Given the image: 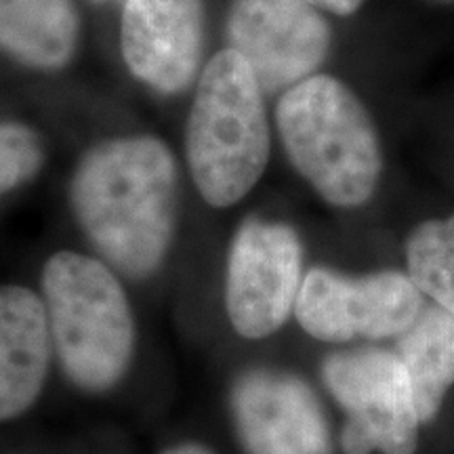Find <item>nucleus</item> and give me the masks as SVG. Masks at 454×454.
<instances>
[{
    "label": "nucleus",
    "instance_id": "nucleus-1",
    "mask_svg": "<svg viewBox=\"0 0 454 454\" xmlns=\"http://www.w3.org/2000/svg\"><path fill=\"white\" fill-rule=\"evenodd\" d=\"M70 202L82 234L116 274L145 280L162 268L177 227V162L162 139L127 135L76 164Z\"/></svg>",
    "mask_w": 454,
    "mask_h": 454
},
{
    "label": "nucleus",
    "instance_id": "nucleus-2",
    "mask_svg": "<svg viewBox=\"0 0 454 454\" xmlns=\"http://www.w3.org/2000/svg\"><path fill=\"white\" fill-rule=\"evenodd\" d=\"M276 127L294 170L328 204L356 208L371 200L383 170L381 144L348 84L314 74L284 90Z\"/></svg>",
    "mask_w": 454,
    "mask_h": 454
},
{
    "label": "nucleus",
    "instance_id": "nucleus-3",
    "mask_svg": "<svg viewBox=\"0 0 454 454\" xmlns=\"http://www.w3.org/2000/svg\"><path fill=\"white\" fill-rule=\"evenodd\" d=\"M265 90L236 51L213 55L198 78L185 129V158L200 196L215 208L234 207L270 160Z\"/></svg>",
    "mask_w": 454,
    "mask_h": 454
},
{
    "label": "nucleus",
    "instance_id": "nucleus-4",
    "mask_svg": "<svg viewBox=\"0 0 454 454\" xmlns=\"http://www.w3.org/2000/svg\"><path fill=\"white\" fill-rule=\"evenodd\" d=\"M51 340L67 379L89 394L116 387L135 351V320L116 271L89 254L59 251L41 274Z\"/></svg>",
    "mask_w": 454,
    "mask_h": 454
},
{
    "label": "nucleus",
    "instance_id": "nucleus-5",
    "mask_svg": "<svg viewBox=\"0 0 454 454\" xmlns=\"http://www.w3.org/2000/svg\"><path fill=\"white\" fill-rule=\"evenodd\" d=\"M322 379L348 414L340 431L343 454H414L423 423L397 354L374 348L339 351L325 360Z\"/></svg>",
    "mask_w": 454,
    "mask_h": 454
},
{
    "label": "nucleus",
    "instance_id": "nucleus-6",
    "mask_svg": "<svg viewBox=\"0 0 454 454\" xmlns=\"http://www.w3.org/2000/svg\"><path fill=\"white\" fill-rule=\"evenodd\" d=\"M423 293L408 274L343 276L314 268L303 276L294 305L299 326L328 343L402 337L423 314Z\"/></svg>",
    "mask_w": 454,
    "mask_h": 454
},
{
    "label": "nucleus",
    "instance_id": "nucleus-7",
    "mask_svg": "<svg viewBox=\"0 0 454 454\" xmlns=\"http://www.w3.org/2000/svg\"><path fill=\"white\" fill-rule=\"evenodd\" d=\"M303 282V247L291 225L248 219L227 254L225 311L244 339H265L286 325Z\"/></svg>",
    "mask_w": 454,
    "mask_h": 454
},
{
    "label": "nucleus",
    "instance_id": "nucleus-8",
    "mask_svg": "<svg viewBox=\"0 0 454 454\" xmlns=\"http://www.w3.org/2000/svg\"><path fill=\"white\" fill-rule=\"evenodd\" d=\"M225 38L265 93L314 76L333 44L331 26L308 0H231Z\"/></svg>",
    "mask_w": 454,
    "mask_h": 454
},
{
    "label": "nucleus",
    "instance_id": "nucleus-9",
    "mask_svg": "<svg viewBox=\"0 0 454 454\" xmlns=\"http://www.w3.org/2000/svg\"><path fill=\"white\" fill-rule=\"evenodd\" d=\"M230 411L247 454H333L325 408L297 374L242 372L231 385Z\"/></svg>",
    "mask_w": 454,
    "mask_h": 454
},
{
    "label": "nucleus",
    "instance_id": "nucleus-10",
    "mask_svg": "<svg viewBox=\"0 0 454 454\" xmlns=\"http://www.w3.org/2000/svg\"><path fill=\"white\" fill-rule=\"evenodd\" d=\"M204 49V0H122L121 51L129 72L175 95L194 82Z\"/></svg>",
    "mask_w": 454,
    "mask_h": 454
},
{
    "label": "nucleus",
    "instance_id": "nucleus-11",
    "mask_svg": "<svg viewBox=\"0 0 454 454\" xmlns=\"http://www.w3.org/2000/svg\"><path fill=\"white\" fill-rule=\"evenodd\" d=\"M53 340L44 301L20 284L0 286V421L24 414L43 394Z\"/></svg>",
    "mask_w": 454,
    "mask_h": 454
},
{
    "label": "nucleus",
    "instance_id": "nucleus-12",
    "mask_svg": "<svg viewBox=\"0 0 454 454\" xmlns=\"http://www.w3.org/2000/svg\"><path fill=\"white\" fill-rule=\"evenodd\" d=\"M74 0H0V53L38 72H55L78 47Z\"/></svg>",
    "mask_w": 454,
    "mask_h": 454
},
{
    "label": "nucleus",
    "instance_id": "nucleus-13",
    "mask_svg": "<svg viewBox=\"0 0 454 454\" xmlns=\"http://www.w3.org/2000/svg\"><path fill=\"white\" fill-rule=\"evenodd\" d=\"M397 357L411 381L421 423L434 421L454 385V316L440 308L423 311L402 334Z\"/></svg>",
    "mask_w": 454,
    "mask_h": 454
},
{
    "label": "nucleus",
    "instance_id": "nucleus-14",
    "mask_svg": "<svg viewBox=\"0 0 454 454\" xmlns=\"http://www.w3.org/2000/svg\"><path fill=\"white\" fill-rule=\"evenodd\" d=\"M408 276L414 286L454 316V215L425 221L406 242Z\"/></svg>",
    "mask_w": 454,
    "mask_h": 454
},
{
    "label": "nucleus",
    "instance_id": "nucleus-15",
    "mask_svg": "<svg viewBox=\"0 0 454 454\" xmlns=\"http://www.w3.org/2000/svg\"><path fill=\"white\" fill-rule=\"evenodd\" d=\"M43 164L41 133L21 121H0V198L36 177Z\"/></svg>",
    "mask_w": 454,
    "mask_h": 454
},
{
    "label": "nucleus",
    "instance_id": "nucleus-16",
    "mask_svg": "<svg viewBox=\"0 0 454 454\" xmlns=\"http://www.w3.org/2000/svg\"><path fill=\"white\" fill-rule=\"evenodd\" d=\"M314 7L331 11L334 15H354L364 4V0H308Z\"/></svg>",
    "mask_w": 454,
    "mask_h": 454
},
{
    "label": "nucleus",
    "instance_id": "nucleus-17",
    "mask_svg": "<svg viewBox=\"0 0 454 454\" xmlns=\"http://www.w3.org/2000/svg\"><path fill=\"white\" fill-rule=\"evenodd\" d=\"M160 454H215V452L211 450V448L196 444V442H184V444L167 448V450Z\"/></svg>",
    "mask_w": 454,
    "mask_h": 454
},
{
    "label": "nucleus",
    "instance_id": "nucleus-18",
    "mask_svg": "<svg viewBox=\"0 0 454 454\" xmlns=\"http://www.w3.org/2000/svg\"><path fill=\"white\" fill-rule=\"evenodd\" d=\"M95 3H112V0H95Z\"/></svg>",
    "mask_w": 454,
    "mask_h": 454
}]
</instances>
